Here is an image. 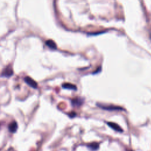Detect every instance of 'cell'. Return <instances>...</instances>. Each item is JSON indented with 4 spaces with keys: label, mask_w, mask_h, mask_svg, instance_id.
Wrapping results in <instances>:
<instances>
[{
    "label": "cell",
    "mask_w": 151,
    "mask_h": 151,
    "mask_svg": "<svg viewBox=\"0 0 151 151\" xmlns=\"http://www.w3.org/2000/svg\"><path fill=\"white\" fill-rule=\"evenodd\" d=\"M100 108L104 110L113 111V110H124L122 107L119 106H116L114 105H109V106H103V105H99Z\"/></svg>",
    "instance_id": "1"
},
{
    "label": "cell",
    "mask_w": 151,
    "mask_h": 151,
    "mask_svg": "<svg viewBox=\"0 0 151 151\" xmlns=\"http://www.w3.org/2000/svg\"><path fill=\"white\" fill-rule=\"evenodd\" d=\"M24 81H25V83H27L28 85H29V86L32 87L34 88H36L38 86L37 83H36V81H34V80L32 79L31 77H25V79H24Z\"/></svg>",
    "instance_id": "2"
},
{
    "label": "cell",
    "mask_w": 151,
    "mask_h": 151,
    "mask_svg": "<svg viewBox=\"0 0 151 151\" xmlns=\"http://www.w3.org/2000/svg\"><path fill=\"white\" fill-rule=\"evenodd\" d=\"M13 74V69L10 66H8L7 67H6L3 70L2 73V76L6 77H10Z\"/></svg>",
    "instance_id": "3"
},
{
    "label": "cell",
    "mask_w": 151,
    "mask_h": 151,
    "mask_svg": "<svg viewBox=\"0 0 151 151\" xmlns=\"http://www.w3.org/2000/svg\"><path fill=\"white\" fill-rule=\"evenodd\" d=\"M107 125L109 126V127L112 128V129H114V131L119 132H123V130L122 128L120 127L117 124H114V123H113V122H107Z\"/></svg>",
    "instance_id": "4"
},
{
    "label": "cell",
    "mask_w": 151,
    "mask_h": 151,
    "mask_svg": "<svg viewBox=\"0 0 151 151\" xmlns=\"http://www.w3.org/2000/svg\"><path fill=\"white\" fill-rule=\"evenodd\" d=\"M8 129L10 132L11 133H15L18 129V125L15 121H13L11 124H9L8 125Z\"/></svg>",
    "instance_id": "5"
},
{
    "label": "cell",
    "mask_w": 151,
    "mask_h": 151,
    "mask_svg": "<svg viewBox=\"0 0 151 151\" xmlns=\"http://www.w3.org/2000/svg\"><path fill=\"white\" fill-rule=\"evenodd\" d=\"M87 147L90 149V150H98L99 147V145L98 143H96V142H93V143L88 144L87 145Z\"/></svg>",
    "instance_id": "6"
},
{
    "label": "cell",
    "mask_w": 151,
    "mask_h": 151,
    "mask_svg": "<svg viewBox=\"0 0 151 151\" xmlns=\"http://www.w3.org/2000/svg\"><path fill=\"white\" fill-rule=\"evenodd\" d=\"M46 44L48 47L51 48V49H55L56 48L55 43L53 40H49L47 41L46 42Z\"/></svg>",
    "instance_id": "7"
},
{
    "label": "cell",
    "mask_w": 151,
    "mask_h": 151,
    "mask_svg": "<svg viewBox=\"0 0 151 151\" xmlns=\"http://www.w3.org/2000/svg\"><path fill=\"white\" fill-rule=\"evenodd\" d=\"M63 87L65 88H69V89H74V90L76 89V87L75 86H74V85L71 84H68V83L64 84L63 85Z\"/></svg>",
    "instance_id": "8"
},
{
    "label": "cell",
    "mask_w": 151,
    "mask_h": 151,
    "mask_svg": "<svg viewBox=\"0 0 151 151\" xmlns=\"http://www.w3.org/2000/svg\"><path fill=\"white\" fill-rule=\"evenodd\" d=\"M81 103H82V102H81V100H80V99H75V100H73L72 101V104H73V105H74V106H80V105H81Z\"/></svg>",
    "instance_id": "9"
}]
</instances>
